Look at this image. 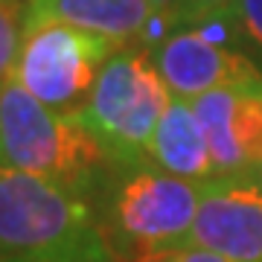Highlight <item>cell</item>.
Returning a JSON list of instances; mask_svg holds the SVG:
<instances>
[{"mask_svg":"<svg viewBox=\"0 0 262 262\" xmlns=\"http://www.w3.org/2000/svg\"><path fill=\"white\" fill-rule=\"evenodd\" d=\"M0 166L96 198L114 160L79 114L53 111L6 76L0 82Z\"/></svg>","mask_w":262,"mask_h":262,"instance_id":"obj_2","label":"cell"},{"mask_svg":"<svg viewBox=\"0 0 262 262\" xmlns=\"http://www.w3.org/2000/svg\"><path fill=\"white\" fill-rule=\"evenodd\" d=\"M94 204L99 236L114 262H158L192 245L201 184L151 163H114Z\"/></svg>","mask_w":262,"mask_h":262,"instance_id":"obj_1","label":"cell"},{"mask_svg":"<svg viewBox=\"0 0 262 262\" xmlns=\"http://www.w3.org/2000/svg\"><path fill=\"white\" fill-rule=\"evenodd\" d=\"M239 18H242L245 35L251 38L256 50L262 53V0H242L239 3Z\"/></svg>","mask_w":262,"mask_h":262,"instance_id":"obj_13","label":"cell"},{"mask_svg":"<svg viewBox=\"0 0 262 262\" xmlns=\"http://www.w3.org/2000/svg\"><path fill=\"white\" fill-rule=\"evenodd\" d=\"M215 178H256L262 166V88H219L192 99Z\"/></svg>","mask_w":262,"mask_h":262,"instance_id":"obj_7","label":"cell"},{"mask_svg":"<svg viewBox=\"0 0 262 262\" xmlns=\"http://www.w3.org/2000/svg\"><path fill=\"white\" fill-rule=\"evenodd\" d=\"M158 262H236V259L222 256L215 251H207V248H198V245H187V248H178V251L160 256Z\"/></svg>","mask_w":262,"mask_h":262,"instance_id":"obj_14","label":"cell"},{"mask_svg":"<svg viewBox=\"0 0 262 262\" xmlns=\"http://www.w3.org/2000/svg\"><path fill=\"white\" fill-rule=\"evenodd\" d=\"M172 102L166 82L151 64L149 47H120L96 79L82 108L84 125L114 163H146L163 111Z\"/></svg>","mask_w":262,"mask_h":262,"instance_id":"obj_4","label":"cell"},{"mask_svg":"<svg viewBox=\"0 0 262 262\" xmlns=\"http://www.w3.org/2000/svg\"><path fill=\"white\" fill-rule=\"evenodd\" d=\"M242 0H181L178 6V29L195 27L204 20H242L239 18Z\"/></svg>","mask_w":262,"mask_h":262,"instance_id":"obj_12","label":"cell"},{"mask_svg":"<svg viewBox=\"0 0 262 262\" xmlns=\"http://www.w3.org/2000/svg\"><path fill=\"white\" fill-rule=\"evenodd\" d=\"M27 3H29V0H27Z\"/></svg>","mask_w":262,"mask_h":262,"instance_id":"obj_17","label":"cell"},{"mask_svg":"<svg viewBox=\"0 0 262 262\" xmlns=\"http://www.w3.org/2000/svg\"><path fill=\"white\" fill-rule=\"evenodd\" d=\"M151 64L175 99H198L219 88H262V64L242 47L201 35L184 27L151 47Z\"/></svg>","mask_w":262,"mask_h":262,"instance_id":"obj_6","label":"cell"},{"mask_svg":"<svg viewBox=\"0 0 262 262\" xmlns=\"http://www.w3.org/2000/svg\"><path fill=\"white\" fill-rule=\"evenodd\" d=\"M96 253L108 251L94 198L0 166V259H82Z\"/></svg>","mask_w":262,"mask_h":262,"instance_id":"obj_3","label":"cell"},{"mask_svg":"<svg viewBox=\"0 0 262 262\" xmlns=\"http://www.w3.org/2000/svg\"><path fill=\"white\" fill-rule=\"evenodd\" d=\"M117 53L111 41L61 20H27L9 76L41 105L58 114H82L105 61Z\"/></svg>","mask_w":262,"mask_h":262,"instance_id":"obj_5","label":"cell"},{"mask_svg":"<svg viewBox=\"0 0 262 262\" xmlns=\"http://www.w3.org/2000/svg\"><path fill=\"white\" fill-rule=\"evenodd\" d=\"M192 245L236 262H262L259 178H215L201 184Z\"/></svg>","mask_w":262,"mask_h":262,"instance_id":"obj_8","label":"cell"},{"mask_svg":"<svg viewBox=\"0 0 262 262\" xmlns=\"http://www.w3.org/2000/svg\"><path fill=\"white\" fill-rule=\"evenodd\" d=\"M146 163L163 169L175 178L192 181V184H210L215 181V166L210 158V146L201 131L195 111L187 99H175L163 111L155 137L149 143Z\"/></svg>","mask_w":262,"mask_h":262,"instance_id":"obj_10","label":"cell"},{"mask_svg":"<svg viewBox=\"0 0 262 262\" xmlns=\"http://www.w3.org/2000/svg\"><path fill=\"white\" fill-rule=\"evenodd\" d=\"M27 24V0H0V82L9 76Z\"/></svg>","mask_w":262,"mask_h":262,"instance_id":"obj_11","label":"cell"},{"mask_svg":"<svg viewBox=\"0 0 262 262\" xmlns=\"http://www.w3.org/2000/svg\"><path fill=\"white\" fill-rule=\"evenodd\" d=\"M0 262H114L111 253H96V256H82V259H0Z\"/></svg>","mask_w":262,"mask_h":262,"instance_id":"obj_15","label":"cell"},{"mask_svg":"<svg viewBox=\"0 0 262 262\" xmlns=\"http://www.w3.org/2000/svg\"><path fill=\"white\" fill-rule=\"evenodd\" d=\"M155 18L151 0H29L27 20H61L111 41L114 47H143Z\"/></svg>","mask_w":262,"mask_h":262,"instance_id":"obj_9","label":"cell"},{"mask_svg":"<svg viewBox=\"0 0 262 262\" xmlns=\"http://www.w3.org/2000/svg\"><path fill=\"white\" fill-rule=\"evenodd\" d=\"M256 178H259V184H262V166H259V175H256Z\"/></svg>","mask_w":262,"mask_h":262,"instance_id":"obj_16","label":"cell"}]
</instances>
